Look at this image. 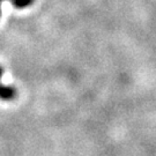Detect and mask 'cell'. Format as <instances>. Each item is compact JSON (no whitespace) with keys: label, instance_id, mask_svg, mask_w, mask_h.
I'll use <instances>...</instances> for the list:
<instances>
[{"label":"cell","instance_id":"obj_2","mask_svg":"<svg viewBox=\"0 0 156 156\" xmlns=\"http://www.w3.org/2000/svg\"><path fill=\"white\" fill-rule=\"evenodd\" d=\"M34 0H13V5L17 8H24L27 6L31 5Z\"/></svg>","mask_w":156,"mask_h":156},{"label":"cell","instance_id":"obj_1","mask_svg":"<svg viewBox=\"0 0 156 156\" xmlns=\"http://www.w3.org/2000/svg\"><path fill=\"white\" fill-rule=\"evenodd\" d=\"M15 97V89L11 86L0 83V98L4 101L13 100Z\"/></svg>","mask_w":156,"mask_h":156},{"label":"cell","instance_id":"obj_3","mask_svg":"<svg viewBox=\"0 0 156 156\" xmlns=\"http://www.w3.org/2000/svg\"><path fill=\"white\" fill-rule=\"evenodd\" d=\"M1 75H2V68L0 67V78H1Z\"/></svg>","mask_w":156,"mask_h":156},{"label":"cell","instance_id":"obj_4","mask_svg":"<svg viewBox=\"0 0 156 156\" xmlns=\"http://www.w3.org/2000/svg\"><path fill=\"white\" fill-rule=\"evenodd\" d=\"M1 1H2V0H0V2H1Z\"/></svg>","mask_w":156,"mask_h":156}]
</instances>
